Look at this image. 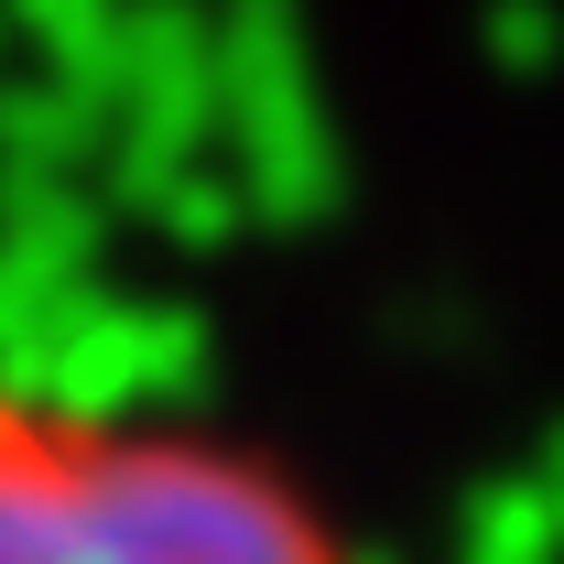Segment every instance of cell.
<instances>
[{
	"label": "cell",
	"mask_w": 564,
	"mask_h": 564,
	"mask_svg": "<svg viewBox=\"0 0 564 564\" xmlns=\"http://www.w3.org/2000/svg\"><path fill=\"white\" fill-rule=\"evenodd\" d=\"M0 564H358V543L272 445L0 380Z\"/></svg>",
	"instance_id": "6da1fadb"
}]
</instances>
